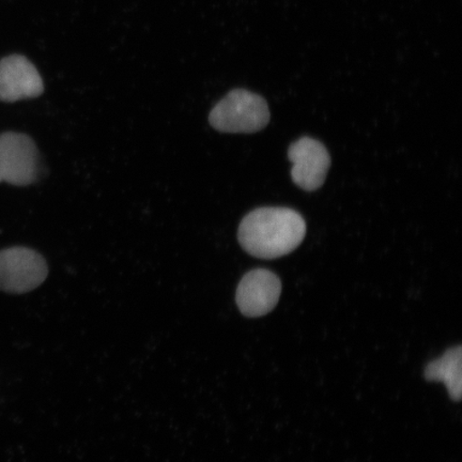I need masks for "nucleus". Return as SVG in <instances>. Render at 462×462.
<instances>
[{
  "instance_id": "obj_6",
  "label": "nucleus",
  "mask_w": 462,
  "mask_h": 462,
  "mask_svg": "<svg viewBox=\"0 0 462 462\" xmlns=\"http://www.w3.org/2000/svg\"><path fill=\"white\" fill-rule=\"evenodd\" d=\"M282 293L280 277L265 269L246 273L236 288V302L246 317H262L273 310Z\"/></svg>"
},
{
  "instance_id": "obj_3",
  "label": "nucleus",
  "mask_w": 462,
  "mask_h": 462,
  "mask_svg": "<svg viewBox=\"0 0 462 462\" xmlns=\"http://www.w3.org/2000/svg\"><path fill=\"white\" fill-rule=\"evenodd\" d=\"M40 157L36 143L26 134H0V183L27 187L38 180Z\"/></svg>"
},
{
  "instance_id": "obj_5",
  "label": "nucleus",
  "mask_w": 462,
  "mask_h": 462,
  "mask_svg": "<svg viewBox=\"0 0 462 462\" xmlns=\"http://www.w3.org/2000/svg\"><path fill=\"white\" fill-rule=\"evenodd\" d=\"M288 158L293 164L291 177L299 188L313 192L323 186L331 157L320 142L310 137H302L291 143Z\"/></svg>"
},
{
  "instance_id": "obj_8",
  "label": "nucleus",
  "mask_w": 462,
  "mask_h": 462,
  "mask_svg": "<svg viewBox=\"0 0 462 462\" xmlns=\"http://www.w3.org/2000/svg\"><path fill=\"white\" fill-rule=\"evenodd\" d=\"M424 375L429 381H442L447 385L450 398L455 402H459L462 393L461 346L448 349L441 357L429 363Z\"/></svg>"
},
{
  "instance_id": "obj_2",
  "label": "nucleus",
  "mask_w": 462,
  "mask_h": 462,
  "mask_svg": "<svg viewBox=\"0 0 462 462\" xmlns=\"http://www.w3.org/2000/svg\"><path fill=\"white\" fill-rule=\"evenodd\" d=\"M270 111L263 97L245 89H235L213 107L209 123L222 133H256L269 125Z\"/></svg>"
},
{
  "instance_id": "obj_4",
  "label": "nucleus",
  "mask_w": 462,
  "mask_h": 462,
  "mask_svg": "<svg viewBox=\"0 0 462 462\" xmlns=\"http://www.w3.org/2000/svg\"><path fill=\"white\" fill-rule=\"evenodd\" d=\"M49 274L42 255L28 247H11L0 251V291L26 293L38 288Z\"/></svg>"
},
{
  "instance_id": "obj_7",
  "label": "nucleus",
  "mask_w": 462,
  "mask_h": 462,
  "mask_svg": "<svg viewBox=\"0 0 462 462\" xmlns=\"http://www.w3.org/2000/svg\"><path fill=\"white\" fill-rule=\"evenodd\" d=\"M43 91L42 75L26 57L10 55L0 60V101L33 99Z\"/></svg>"
},
{
  "instance_id": "obj_1",
  "label": "nucleus",
  "mask_w": 462,
  "mask_h": 462,
  "mask_svg": "<svg viewBox=\"0 0 462 462\" xmlns=\"http://www.w3.org/2000/svg\"><path fill=\"white\" fill-rule=\"evenodd\" d=\"M306 223L289 208H259L242 219L239 244L250 255L262 259L280 258L302 244Z\"/></svg>"
}]
</instances>
